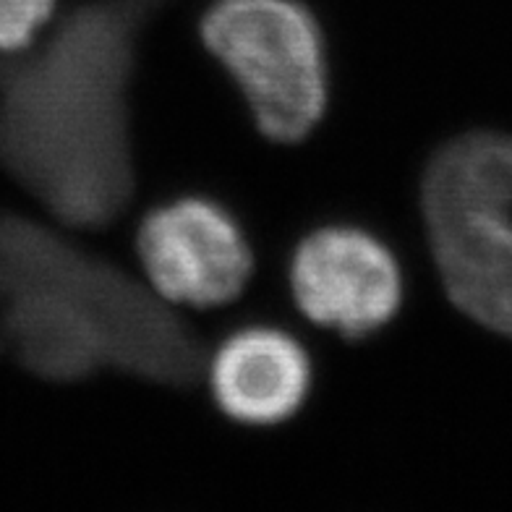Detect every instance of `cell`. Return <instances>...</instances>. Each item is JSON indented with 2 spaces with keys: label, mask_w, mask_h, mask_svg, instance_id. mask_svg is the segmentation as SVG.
Returning a JSON list of instances; mask_svg holds the SVG:
<instances>
[{
  "label": "cell",
  "mask_w": 512,
  "mask_h": 512,
  "mask_svg": "<svg viewBox=\"0 0 512 512\" xmlns=\"http://www.w3.org/2000/svg\"><path fill=\"white\" fill-rule=\"evenodd\" d=\"M168 3L89 0L37 50L0 58V165L71 228H108L134 194L128 97Z\"/></svg>",
  "instance_id": "6da1fadb"
},
{
  "label": "cell",
  "mask_w": 512,
  "mask_h": 512,
  "mask_svg": "<svg viewBox=\"0 0 512 512\" xmlns=\"http://www.w3.org/2000/svg\"><path fill=\"white\" fill-rule=\"evenodd\" d=\"M0 356L53 382L121 369L196 382L199 337L121 267L27 217L0 212Z\"/></svg>",
  "instance_id": "7a4b0ae2"
},
{
  "label": "cell",
  "mask_w": 512,
  "mask_h": 512,
  "mask_svg": "<svg viewBox=\"0 0 512 512\" xmlns=\"http://www.w3.org/2000/svg\"><path fill=\"white\" fill-rule=\"evenodd\" d=\"M199 34L241 89L262 136L296 144L317 128L330 71L322 27L301 0H215Z\"/></svg>",
  "instance_id": "3957f363"
},
{
  "label": "cell",
  "mask_w": 512,
  "mask_h": 512,
  "mask_svg": "<svg viewBox=\"0 0 512 512\" xmlns=\"http://www.w3.org/2000/svg\"><path fill=\"white\" fill-rule=\"evenodd\" d=\"M136 251L157 296L194 309L230 304L254 272L241 223L207 196H178L152 209L139 225Z\"/></svg>",
  "instance_id": "277c9868"
},
{
  "label": "cell",
  "mask_w": 512,
  "mask_h": 512,
  "mask_svg": "<svg viewBox=\"0 0 512 512\" xmlns=\"http://www.w3.org/2000/svg\"><path fill=\"white\" fill-rule=\"evenodd\" d=\"M293 301L319 327L364 340L403 306V272L382 238L358 225H322L296 243L288 264Z\"/></svg>",
  "instance_id": "5b68a950"
},
{
  "label": "cell",
  "mask_w": 512,
  "mask_h": 512,
  "mask_svg": "<svg viewBox=\"0 0 512 512\" xmlns=\"http://www.w3.org/2000/svg\"><path fill=\"white\" fill-rule=\"evenodd\" d=\"M426 228L452 304L512 337V199L426 217Z\"/></svg>",
  "instance_id": "8992f818"
},
{
  "label": "cell",
  "mask_w": 512,
  "mask_h": 512,
  "mask_svg": "<svg viewBox=\"0 0 512 512\" xmlns=\"http://www.w3.org/2000/svg\"><path fill=\"white\" fill-rule=\"evenodd\" d=\"M311 379L304 345L270 324H249L228 335L209 364L217 408L243 426H277L296 416L309 398Z\"/></svg>",
  "instance_id": "52a82bcc"
},
{
  "label": "cell",
  "mask_w": 512,
  "mask_h": 512,
  "mask_svg": "<svg viewBox=\"0 0 512 512\" xmlns=\"http://www.w3.org/2000/svg\"><path fill=\"white\" fill-rule=\"evenodd\" d=\"M512 199V136L476 131L447 142L421 178L424 217Z\"/></svg>",
  "instance_id": "ba28073f"
},
{
  "label": "cell",
  "mask_w": 512,
  "mask_h": 512,
  "mask_svg": "<svg viewBox=\"0 0 512 512\" xmlns=\"http://www.w3.org/2000/svg\"><path fill=\"white\" fill-rule=\"evenodd\" d=\"M55 0H0V53L29 50L53 16Z\"/></svg>",
  "instance_id": "9c48e42d"
}]
</instances>
